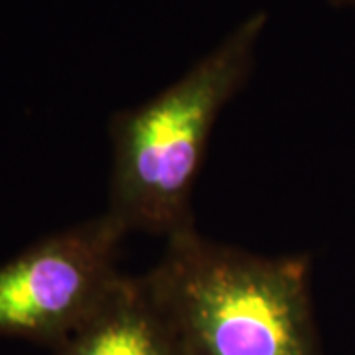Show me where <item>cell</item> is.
I'll list each match as a JSON object with an SVG mask.
<instances>
[{
  "label": "cell",
  "mask_w": 355,
  "mask_h": 355,
  "mask_svg": "<svg viewBox=\"0 0 355 355\" xmlns=\"http://www.w3.org/2000/svg\"><path fill=\"white\" fill-rule=\"evenodd\" d=\"M268 16L245 18L153 99L114 114L107 211L166 239L193 227L191 193L217 116L245 85Z\"/></svg>",
  "instance_id": "6da1fadb"
},
{
  "label": "cell",
  "mask_w": 355,
  "mask_h": 355,
  "mask_svg": "<svg viewBox=\"0 0 355 355\" xmlns=\"http://www.w3.org/2000/svg\"><path fill=\"white\" fill-rule=\"evenodd\" d=\"M191 355H322L308 257H265L193 227L148 272Z\"/></svg>",
  "instance_id": "7a4b0ae2"
},
{
  "label": "cell",
  "mask_w": 355,
  "mask_h": 355,
  "mask_svg": "<svg viewBox=\"0 0 355 355\" xmlns=\"http://www.w3.org/2000/svg\"><path fill=\"white\" fill-rule=\"evenodd\" d=\"M127 227L109 211L51 233L0 265V338L55 349L123 277Z\"/></svg>",
  "instance_id": "3957f363"
},
{
  "label": "cell",
  "mask_w": 355,
  "mask_h": 355,
  "mask_svg": "<svg viewBox=\"0 0 355 355\" xmlns=\"http://www.w3.org/2000/svg\"><path fill=\"white\" fill-rule=\"evenodd\" d=\"M51 355H191L148 272L123 275L103 304Z\"/></svg>",
  "instance_id": "277c9868"
},
{
  "label": "cell",
  "mask_w": 355,
  "mask_h": 355,
  "mask_svg": "<svg viewBox=\"0 0 355 355\" xmlns=\"http://www.w3.org/2000/svg\"><path fill=\"white\" fill-rule=\"evenodd\" d=\"M336 4H345V6H355V0H331Z\"/></svg>",
  "instance_id": "5b68a950"
}]
</instances>
